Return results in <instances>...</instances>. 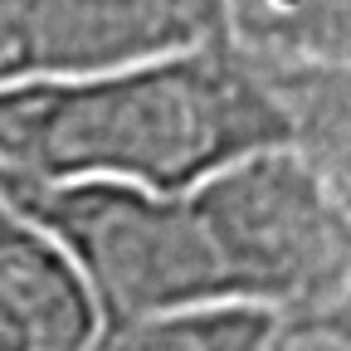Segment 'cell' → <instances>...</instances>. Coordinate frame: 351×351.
Listing matches in <instances>:
<instances>
[{"label": "cell", "instance_id": "obj_1", "mask_svg": "<svg viewBox=\"0 0 351 351\" xmlns=\"http://www.w3.org/2000/svg\"><path fill=\"white\" fill-rule=\"evenodd\" d=\"M0 195L69 249L103 322L195 307L288 313L341 263V225L293 147L186 195L15 181H0Z\"/></svg>", "mask_w": 351, "mask_h": 351}, {"label": "cell", "instance_id": "obj_2", "mask_svg": "<svg viewBox=\"0 0 351 351\" xmlns=\"http://www.w3.org/2000/svg\"><path fill=\"white\" fill-rule=\"evenodd\" d=\"M288 147L293 117L215 29L147 64L0 88V181L15 186L186 195L239 161Z\"/></svg>", "mask_w": 351, "mask_h": 351}, {"label": "cell", "instance_id": "obj_3", "mask_svg": "<svg viewBox=\"0 0 351 351\" xmlns=\"http://www.w3.org/2000/svg\"><path fill=\"white\" fill-rule=\"evenodd\" d=\"M210 29L215 20L186 5H0V88L147 64L191 49Z\"/></svg>", "mask_w": 351, "mask_h": 351}, {"label": "cell", "instance_id": "obj_4", "mask_svg": "<svg viewBox=\"0 0 351 351\" xmlns=\"http://www.w3.org/2000/svg\"><path fill=\"white\" fill-rule=\"evenodd\" d=\"M98 327L69 249L0 195V351H88Z\"/></svg>", "mask_w": 351, "mask_h": 351}, {"label": "cell", "instance_id": "obj_5", "mask_svg": "<svg viewBox=\"0 0 351 351\" xmlns=\"http://www.w3.org/2000/svg\"><path fill=\"white\" fill-rule=\"evenodd\" d=\"M278 313L269 307H195L137 322H103L88 351H254Z\"/></svg>", "mask_w": 351, "mask_h": 351}, {"label": "cell", "instance_id": "obj_6", "mask_svg": "<svg viewBox=\"0 0 351 351\" xmlns=\"http://www.w3.org/2000/svg\"><path fill=\"white\" fill-rule=\"evenodd\" d=\"M254 351H346L341 313H278Z\"/></svg>", "mask_w": 351, "mask_h": 351}]
</instances>
